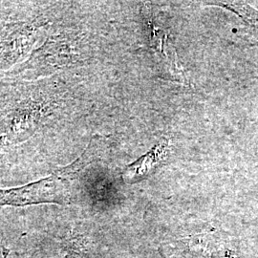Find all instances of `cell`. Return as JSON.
I'll return each mask as SVG.
<instances>
[{"mask_svg": "<svg viewBox=\"0 0 258 258\" xmlns=\"http://www.w3.org/2000/svg\"><path fill=\"white\" fill-rule=\"evenodd\" d=\"M64 182V179L54 174L23 186L0 189V207L63 204L66 201Z\"/></svg>", "mask_w": 258, "mask_h": 258, "instance_id": "cell-1", "label": "cell"}, {"mask_svg": "<svg viewBox=\"0 0 258 258\" xmlns=\"http://www.w3.org/2000/svg\"><path fill=\"white\" fill-rule=\"evenodd\" d=\"M166 151L167 144L162 143L157 145L146 155L141 157L135 163L124 169L122 173L124 182L131 184L148 177V174L163 161L166 155Z\"/></svg>", "mask_w": 258, "mask_h": 258, "instance_id": "cell-2", "label": "cell"}, {"mask_svg": "<svg viewBox=\"0 0 258 258\" xmlns=\"http://www.w3.org/2000/svg\"><path fill=\"white\" fill-rule=\"evenodd\" d=\"M107 148V139L100 135L94 136L87 148L84 150L82 156L77 159L70 166L61 167L55 172V175L58 176L64 180L68 178H74L82 169L88 164L100 159L103 152Z\"/></svg>", "mask_w": 258, "mask_h": 258, "instance_id": "cell-3", "label": "cell"}, {"mask_svg": "<svg viewBox=\"0 0 258 258\" xmlns=\"http://www.w3.org/2000/svg\"><path fill=\"white\" fill-rule=\"evenodd\" d=\"M226 8L232 10L234 13H237L242 19H245L249 25L258 31V11L252 9L249 5L243 3H234L231 4L223 3Z\"/></svg>", "mask_w": 258, "mask_h": 258, "instance_id": "cell-4", "label": "cell"}]
</instances>
